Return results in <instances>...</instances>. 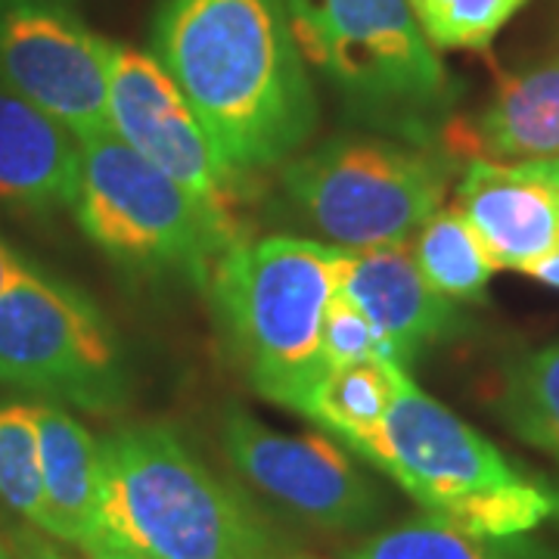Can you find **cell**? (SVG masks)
<instances>
[{"label": "cell", "mask_w": 559, "mask_h": 559, "mask_svg": "<svg viewBox=\"0 0 559 559\" xmlns=\"http://www.w3.org/2000/svg\"><path fill=\"white\" fill-rule=\"evenodd\" d=\"M221 448L242 481L314 528L364 532L382 516L380 488L326 436L280 432L246 407H230Z\"/></svg>", "instance_id": "10"}, {"label": "cell", "mask_w": 559, "mask_h": 559, "mask_svg": "<svg viewBox=\"0 0 559 559\" xmlns=\"http://www.w3.org/2000/svg\"><path fill=\"white\" fill-rule=\"evenodd\" d=\"M79 140L0 84V202L28 212L72 205Z\"/></svg>", "instance_id": "16"}, {"label": "cell", "mask_w": 559, "mask_h": 559, "mask_svg": "<svg viewBox=\"0 0 559 559\" xmlns=\"http://www.w3.org/2000/svg\"><path fill=\"white\" fill-rule=\"evenodd\" d=\"M436 50H488L528 0H407Z\"/></svg>", "instance_id": "22"}, {"label": "cell", "mask_w": 559, "mask_h": 559, "mask_svg": "<svg viewBox=\"0 0 559 559\" xmlns=\"http://www.w3.org/2000/svg\"><path fill=\"white\" fill-rule=\"evenodd\" d=\"M454 162L441 146L340 138L283 162L280 187L330 246H407L441 209Z\"/></svg>", "instance_id": "7"}, {"label": "cell", "mask_w": 559, "mask_h": 559, "mask_svg": "<svg viewBox=\"0 0 559 559\" xmlns=\"http://www.w3.org/2000/svg\"><path fill=\"white\" fill-rule=\"evenodd\" d=\"M320 360H323V373L348 367V364H360V360H395V364H404L399 358V352L392 348V342L382 336L380 330L370 323V318L342 289L333 296L326 314H323Z\"/></svg>", "instance_id": "23"}, {"label": "cell", "mask_w": 559, "mask_h": 559, "mask_svg": "<svg viewBox=\"0 0 559 559\" xmlns=\"http://www.w3.org/2000/svg\"><path fill=\"white\" fill-rule=\"evenodd\" d=\"M0 382L91 414H109L128 395L109 320L72 283L38 267L0 296Z\"/></svg>", "instance_id": "8"}, {"label": "cell", "mask_w": 559, "mask_h": 559, "mask_svg": "<svg viewBox=\"0 0 559 559\" xmlns=\"http://www.w3.org/2000/svg\"><path fill=\"white\" fill-rule=\"evenodd\" d=\"M150 53L242 178L299 156L318 128L286 0H162Z\"/></svg>", "instance_id": "1"}, {"label": "cell", "mask_w": 559, "mask_h": 559, "mask_svg": "<svg viewBox=\"0 0 559 559\" xmlns=\"http://www.w3.org/2000/svg\"><path fill=\"white\" fill-rule=\"evenodd\" d=\"M103 516L131 559H280L252 498L224 481L165 423L100 439Z\"/></svg>", "instance_id": "2"}, {"label": "cell", "mask_w": 559, "mask_h": 559, "mask_svg": "<svg viewBox=\"0 0 559 559\" xmlns=\"http://www.w3.org/2000/svg\"><path fill=\"white\" fill-rule=\"evenodd\" d=\"M0 503L28 528L50 535V513L40 473V436L35 404H0Z\"/></svg>", "instance_id": "21"}, {"label": "cell", "mask_w": 559, "mask_h": 559, "mask_svg": "<svg viewBox=\"0 0 559 559\" xmlns=\"http://www.w3.org/2000/svg\"><path fill=\"white\" fill-rule=\"evenodd\" d=\"M540 168H544V175L554 180V187L559 190V162H540Z\"/></svg>", "instance_id": "27"}, {"label": "cell", "mask_w": 559, "mask_h": 559, "mask_svg": "<svg viewBox=\"0 0 559 559\" xmlns=\"http://www.w3.org/2000/svg\"><path fill=\"white\" fill-rule=\"evenodd\" d=\"M0 559H16V554H13V547H10L7 538H0Z\"/></svg>", "instance_id": "28"}, {"label": "cell", "mask_w": 559, "mask_h": 559, "mask_svg": "<svg viewBox=\"0 0 559 559\" xmlns=\"http://www.w3.org/2000/svg\"><path fill=\"white\" fill-rule=\"evenodd\" d=\"M38 3H57V7H72V0H38Z\"/></svg>", "instance_id": "29"}, {"label": "cell", "mask_w": 559, "mask_h": 559, "mask_svg": "<svg viewBox=\"0 0 559 559\" xmlns=\"http://www.w3.org/2000/svg\"><path fill=\"white\" fill-rule=\"evenodd\" d=\"M28 271H32V264L22 259L20 252L0 237V296H3L10 286H16Z\"/></svg>", "instance_id": "25"}, {"label": "cell", "mask_w": 559, "mask_h": 559, "mask_svg": "<svg viewBox=\"0 0 559 559\" xmlns=\"http://www.w3.org/2000/svg\"><path fill=\"white\" fill-rule=\"evenodd\" d=\"M72 209L84 237L112 261L197 289H209L221 255L246 240L116 134L79 143Z\"/></svg>", "instance_id": "6"}, {"label": "cell", "mask_w": 559, "mask_h": 559, "mask_svg": "<svg viewBox=\"0 0 559 559\" xmlns=\"http://www.w3.org/2000/svg\"><path fill=\"white\" fill-rule=\"evenodd\" d=\"M457 209L495 271H528L559 249V190L540 165L469 159Z\"/></svg>", "instance_id": "12"}, {"label": "cell", "mask_w": 559, "mask_h": 559, "mask_svg": "<svg viewBox=\"0 0 559 559\" xmlns=\"http://www.w3.org/2000/svg\"><path fill=\"white\" fill-rule=\"evenodd\" d=\"M106 44L72 7L0 0V84L79 143L112 134Z\"/></svg>", "instance_id": "11"}, {"label": "cell", "mask_w": 559, "mask_h": 559, "mask_svg": "<svg viewBox=\"0 0 559 559\" xmlns=\"http://www.w3.org/2000/svg\"><path fill=\"white\" fill-rule=\"evenodd\" d=\"M106 79L112 134L242 234V175L221 156L156 57L109 40Z\"/></svg>", "instance_id": "9"}, {"label": "cell", "mask_w": 559, "mask_h": 559, "mask_svg": "<svg viewBox=\"0 0 559 559\" xmlns=\"http://www.w3.org/2000/svg\"><path fill=\"white\" fill-rule=\"evenodd\" d=\"M404 373L407 367L395 360H360L330 370L311 389L299 414L360 454L389 414Z\"/></svg>", "instance_id": "17"}, {"label": "cell", "mask_w": 559, "mask_h": 559, "mask_svg": "<svg viewBox=\"0 0 559 559\" xmlns=\"http://www.w3.org/2000/svg\"><path fill=\"white\" fill-rule=\"evenodd\" d=\"M340 289L392 342L404 367L423 348L457 340L466 330L457 301L429 286L411 246L345 249Z\"/></svg>", "instance_id": "13"}, {"label": "cell", "mask_w": 559, "mask_h": 559, "mask_svg": "<svg viewBox=\"0 0 559 559\" xmlns=\"http://www.w3.org/2000/svg\"><path fill=\"white\" fill-rule=\"evenodd\" d=\"M345 559H559V547L528 535H479L436 516H417L360 540Z\"/></svg>", "instance_id": "18"}, {"label": "cell", "mask_w": 559, "mask_h": 559, "mask_svg": "<svg viewBox=\"0 0 559 559\" xmlns=\"http://www.w3.org/2000/svg\"><path fill=\"white\" fill-rule=\"evenodd\" d=\"M40 473L50 513V535L84 559H131L121 554L103 516L100 441L62 404L38 401Z\"/></svg>", "instance_id": "15"}, {"label": "cell", "mask_w": 559, "mask_h": 559, "mask_svg": "<svg viewBox=\"0 0 559 559\" xmlns=\"http://www.w3.org/2000/svg\"><path fill=\"white\" fill-rule=\"evenodd\" d=\"M439 146L457 162H559V57L507 75L476 116L454 112Z\"/></svg>", "instance_id": "14"}, {"label": "cell", "mask_w": 559, "mask_h": 559, "mask_svg": "<svg viewBox=\"0 0 559 559\" xmlns=\"http://www.w3.org/2000/svg\"><path fill=\"white\" fill-rule=\"evenodd\" d=\"M345 249L323 240H240L221 255L209 293L255 392L299 414L323 377V314L340 293Z\"/></svg>", "instance_id": "5"}, {"label": "cell", "mask_w": 559, "mask_h": 559, "mask_svg": "<svg viewBox=\"0 0 559 559\" xmlns=\"http://www.w3.org/2000/svg\"><path fill=\"white\" fill-rule=\"evenodd\" d=\"M411 252L423 277L441 296L454 301H485L495 264L457 209L441 205L417 230Z\"/></svg>", "instance_id": "19"}, {"label": "cell", "mask_w": 559, "mask_h": 559, "mask_svg": "<svg viewBox=\"0 0 559 559\" xmlns=\"http://www.w3.org/2000/svg\"><path fill=\"white\" fill-rule=\"evenodd\" d=\"M358 457L382 469L426 516L457 528L528 535L559 522L557 485L513 463L479 429L426 395L411 373Z\"/></svg>", "instance_id": "4"}, {"label": "cell", "mask_w": 559, "mask_h": 559, "mask_svg": "<svg viewBox=\"0 0 559 559\" xmlns=\"http://www.w3.org/2000/svg\"><path fill=\"white\" fill-rule=\"evenodd\" d=\"M498 411L525 444L559 460V342L525 355L507 370Z\"/></svg>", "instance_id": "20"}, {"label": "cell", "mask_w": 559, "mask_h": 559, "mask_svg": "<svg viewBox=\"0 0 559 559\" xmlns=\"http://www.w3.org/2000/svg\"><path fill=\"white\" fill-rule=\"evenodd\" d=\"M301 57L345 112L382 138L439 146L457 79L426 40L407 0H286Z\"/></svg>", "instance_id": "3"}, {"label": "cell", "mask_w": 559, "mask_h": 559, "mask_svg": "<svg viewBox=\"0 0 559 559\" xmlns=\"http://www.w3.org/2000/svg\"><path fill=\"white\" fill-rule=\"evenodd\" d=\"M525 274L540 280V283H547V286H554V289H559V249L557 252H550V255H544L540 261H535Z\"/></svg>", "instance_id": "26"}, {"label": "cell", "mask_w": 559, "mask_h": 559, "mask_svg": "<svg viewBox=\"0 0 559 559\" xmlns=\"http://www.w3.org/2000/svg\"><path fill=\"white\" fill-rule=\"evenodd\" d=\"M7 540H10V547H13L16 559H75V557H69V554H62L57 544H50L47 535H40V532H35V528L13 532Z\"/></svg>", "instance_id": "24"}]
</instances>
